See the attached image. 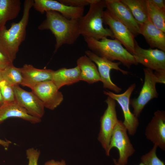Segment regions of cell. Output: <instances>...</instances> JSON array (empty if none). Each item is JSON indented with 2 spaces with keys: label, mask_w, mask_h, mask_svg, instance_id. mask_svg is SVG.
I'll use <instances>...</instances> for the list:
<instances>
[{
  "label": "cell",
  "mask_w": 165,
  "mask_h": 165,
  "mask_svg": "<svg viewBox=\"0 0 165 165\" xmlns=\"http://www.w3.org/2000/svg\"><path fill=\"white\" fill-rule=\"evenodd\" d=\"M46 18L38 26L41 30H50L56 40L54 52L64 44L74 43L80 34L79 19H68L59 13L53 11L46 12Z\"/></svg>",
  "instance_id": "1"
},
{
  "label": "cell",
  "mask_w": 165,
  "mask_h": 165,
  "mask_svg": "<svg viewBox=\"0 0 165 165\" xmlns=\"http://www.w3.org/2000/svg\"><path fill=\"white\" fill-rule=\"evenodd\" d=\"M118 165H119V164H118Z\"/></svg>",
  "instance_id": "38"
},
{
  "label": "cell",
  "mask_w": 165,
  "mask_h": 165,
  "mask_svg": "<svg viewBox=\"0 0 165 165\" xmlns=\"http://www.w3.org/2000/svg\"><path fill=\"white\" fill-rule=\"evenodd\" d=\"M31 89L42 102L45 108L51 110L57 108L64 99L62 94L52 80L40 82Z\"/></svg>",
  "instance_id": "12"
},
{
  "label": "cell",
  "mask_w": 165,
  "mask_h": 165,
  "mask_svg": "<svg viewBox=\"0 0 165 165\" xmlns=\"http://www.w3.org/2000/svg\"><path fill=\"white\" fill-rule=\"evenodd\" d=\"M0 90L4 101V104L15 101L13 86L4 80L0 82Z\"/></svg>",
  "instance_id": "27"
},
{
  "label": "cell",
  "mask_w": 165,
  "mask_h": 165,
  "mask_svg": "<svg viewBox=\"0 0 165 165\" xmlns=\"http://www.w3.org/2000/svg\"><path fill=\"white\" fill-rule=\"evenodd\" d=\"M135 87L136 84L134 83L122 94H117L109 91H104L103 92L105 94L117 101L120 106L124 118L123 124L130 135L135 134L139 124L138 118L131 112L130 107V98Z\"/></svg>",
  "instance_id": "8"
},
{
  "label": "cell",
  "mask_w": 165,
  "mask_h": 165,
  "mask_svg": "<svg viewBox=\"0 0 165 165\" xmlns=\"http://www.w3.org/2000/svg\"><path fill=\"white\" fill-rule=\"evenodd\" d=\"M94 0H60V2L67 6L74 7H84L90 5Z\"/></svg>",
  "instance_id": "29"
},
{
  "label": "cell",
  "mask_w": 165,
  "mask_h": 165,
  "mask_svg": "<svg viewBox=\"0 0 165 165\" xmlns=\"http://www.w3.org/2000/svg\"><path fill=\"white\" fill-rule=\"evenodd\" d=\"M11 117L20 118L33 124L41 121V119L29 114L16 101L5 103L0 107V124L7 119Z\"/></svg>",
  "instance_id": "19"
},
{
  "label": "cell",
  "mask_w": 165,
  "mask_h": 165,
  "mask_svg": "<svg viewBox=\"0 0 165 165\" xmlns=\"http://www.w3.org/2000/svg\"><path fill=\"white\" fill-rule=\"evenodd\" d=\"M138 64L152 70L165 69V52L161 50L150 48L144 49L135 42L134 52L132 54Z\"/></svg>",
  "instance_id": "11"
},
{
  "label": "cell",
  "mask_w": 165,
  "mask_h": 165,
  "mask_svg": "<svg viewBox=\"0 0 165 165\" xmlns=\"http://www.w3.org/2000/svg\"><path fill=\"white\" fill-rule=\"evenodd\" d=\"M153 74L156 83L165 84V69L155 71Z\"/></svg>",
  "instance_id": "30"
},
{
  "label": "cell",
  "mask_w": 165,
  "mask_h": 165,
  "mask_svg": "<svg viewBox=\"0 0 165 165\" xmlns=\"http://www.w3.org/2000/svg\"><path fill=\"white\" fill-rule=\"evenodd\" d=\"M87 13L79 19L80 35L85 39L100 40L108 37L114 38L109 28L103 25V16L105 8V0H94Z\"/></svg>",
  "instance_id": "3"
},
{
  "label": "cell",
  "mask_w": 165,
  "mask_h": 165,
  "mask_svg": "<svg viewBox=\"0 0 165 165\" xmlns=\"http://www.w3.org/2000/svg\"><path fill=\"white\" fill-rule=\"evenodd\" d=\"M77 64L80 70V81H85L90 84L100 81L97 66L86 55L78 59Z\"/></svg>",
  "instance_id": "21"
},
{
  "label": "cell",
  "mask_w": 165,
  "mask_h": 165,
  "mask_svg": "<svg viewBox=\"0 0 165 165\" xmlns=\"http://www.w3.org/2000/svg\"><path fill=\"white\" fill-rule=\"evenodd\" d=\"M159 8L165 10V4L164 0H151Z\"/></svg>",
  "instance_id": "33"
},
{
  "label": "cell",
  "mask_w": 165,
  "mask_h": 165,
  "mask_svg": "<svg viewBox=\"0 0 165 165\" xmlns=\"http://www.w3.org/2000/svg\"><path fill=\"white\" fill-rule=\"evenodd\" d=\"M3 80L2 74V69L0 68V82Z\"/></svg>",
  "instance_id": "36"
},
{
  "label": "cell",
  "mask_w": 165,
  "mask_h": 165,
  "mask_svg": "<svg viewBox=\"0 0 165 165\" xmlns=\"http://www.w3.org/2000/svg\"><path fill=\"white\" fill-rule=\"evenodd\" d=\"M15 101L30 115L41 119L45 113L42 102L32 91H27L19 86H13Z\"/></svg>",
  "instance_id": "14"
},
{
  "label": "cell",
  "mask_w": 165,
  "mask_h": 165,
  "mask_svg": "<svg viewBox=\"0 0 165 165\" xmlns=\"http://www.w3.org/2000/svg\"><path fill=\"white\" fill-rule=\"evenodd\" d=\"M139 165H145L142 162Z\"/></svg>",
  "instance_id": "37"
},
{
  "label": "cell",
  "mask_w": 165,
  "mask_h": 165,
  "mask_svg": "<svg viewBox=\"0 0 165 165\" xmlns=\"http://www.w3.org/2000/svg\"><path fill=\"white\" fill-rule=\"evenodd\" d=\"M85 55L98 67L100 81L103 83V87L108 89L116 93H119L122 89L114 84L112 81L110 77V71L115 69L120 72L123 74L127 75L128 72L120 68L119 66L121 63L115 62L105 58L100 57L90 50L85 52Z\"/></svg>",
  "instance_id": "9"
},
{
  "label": "cell",
  "mask_w": 165,
  "mask_h": 165,
  "mask_svg": "<svg viewBox=\"0 0 165 165\" xmlns=\"http://www.w3.org/2000/svg\"><path fill=\"white\" fill-rule=\"evenodd\" d=\"M145 135L147 139L161 149L165 150V112L157 110L147 126Z\"/></svg>",
  "instance_id": "16"
},
{
  "label": "cell",
  "mask_w": 165,
  "mask_h": 165,
  "mask_svg": "<svg viewBox=\"0 0 165 165\" xmlns=\"http://www.w3.org/2000/svg\"><path fill=\"white\" fill-rule=\"evenodd\" d=\"M11 63L0 50V68L3 69Z\"/></svg>",
  "instance_id": "31"
},
{
  "label": "cell",
  "mask_w": 165,
  "mask_h": 165,
  "mask_svg": "<svg viewBox=\"0 0 165 165\" xmlns=\"http://www.w3.org/2000/svg\"><path fill=\"white\" fill-rule=\"evenodd\" d=\"M103 22L108 25L114 38L119 42L131 54L134 52V36L128 28L106 10L103 12Z\"/></svg>",
  "instance_id": "10"
},
{
  "label": "cell",
  "mask_w": 165,
  "mask_h": 165,
  "mask_svg": "<svg viewBox=\"0 0 165 165\" xmlns=\"http://www.w3.org/2000/svg\"><path fill=\"white\" fill-rule=\"evenodd\" d=\"M105 102L107 104V108L100 119V127L97 140L104 150L106 155L109 156L111 139L118 119L116 109V101L108 96Z\"/></svg>",
  "instance_id": "5"
},
{
  "label": "cell",
  "mask_w": 165,
  "mask_h": 165,
  "mask_svg": "<svg viewBox=\"0 0 165 165\" xmlns=\"http://www.w3.org/2000/svg\"><path fill=\"white\" fill-rule=\"evenodd\" d=\"M40 155V150L33 148L28 149L26 155L28 160V165H38V161Z\"/></svg>",
  "instance_id": "28"
},
{
  "label": "cell",
  "mask_w": 165,
  "mask_h": 165,
  "mask_svg": "<svg viewBox=\"0 0 165 165\" xmlns=\"http://www.w3.org/2000/svg\"><path fill=\"white\" fill-rule=\"evenodd\" d=\"M41 14L48 11L58 12L69 19H78L83 16L84 7H74L65 5L58 1L34 0L33 6Z\"/></svg>",
  "instance_id": "15"
},
{
  "label": "cell",
  "mask_w": 165,
  "mask_h": 165,
  "mask_svg": "<svg viewBox=\"0 0 165 165\" xmlns=\"http://www.w3.org/2000/svg\"><path fill=\"white\" fill-rule=\"evenodd\" d=\"M157 146L154 145L152 149L142 156L141 160L145 165H165L157 157L156 152Z\"/></svg>",
  "instance_id": "26"
},
{
  "label": "cell",
  "mask_w": 165,
  "mask_h": 165,
  "mask_svg": "<svg viewBox=\"0 0 165 165\" xmlns=\"http://www.w3.org/2000/svg\"><path fill=\"white\" fill-rule=\"evenodd\" d=\"M23 77L21 85L30 89L40 82L51 80L54 71L50 69H41L26 64L20 68Z\"/></svg>",
  "instance_id": "17"
},
{
  "label": "cell",
  "mask_w": 165,
  "mask_h": 165,
  "mask_svg": "<svg viewBox=\"0 0 165 165\" xmlns=\"http://www.w3.org/2000/svg\"><path fill=\"white\" fill-rule=\"evenodd\" d=\"M140 34L152 48L165 52V33L155 26L148 18L140 26Z\"/></svg>",
  "instance_id": "18"
},
{
  "label": "cell",
  "mask_w": 165,
  "mask_h": 165,
  "mask_svg": "<svg viewBox=\"0 0 165 165\" xmlns=\"http://www.w3.org/2000/svg\"><path fill=\"white\" fill-rule=\"evenodd\" d=\"M85 41L90 50L100 57L112 61H118L129 68L132 65L138 64L133 55L115 39L86 38Z\"/></svg>",
  "instance_id": "4"
},
{
  "label": "cell",
  "mask_w": 165,
  "mask_h": 165,
  "mask_svg": "<svg viewBox=\"0 0 165 165\" xmlns=\"http://www.w3.org/2000/svg\"><path fill=\"white\" fill-rule=\"evenodd\" d=\"M148 19L158 29L165 33V10L159 8L151 0H146Z\"/></svg>",
  "instance_id": "24"
},
{
  "label": "cell",
  "mask_w": 165,
  "mask_h": 165,
  "mask_svg": "<svg viewBox=\"0 0 165 165\" xmlns=\"http://www.w3.org/2000/svg\"><path fill=\"white\" fill-rule=\"evenodd\" d=\"M106 10L127 26L134 36L140 34V26L127 6L120 0H105Z\"/></svg>",
  "instance_id": "13"
},
{
  "label": "cell",
  "mask_w": 165,
  "mask_h": 165,
  "mask_svg": "<svg viewBox=\"0 0 165 165\" xmlns=\"http://www.w3.org/2000/svg\"><path fill=\"white\" fill-rule=\"evenodd\" d=\"M123 122L118 120L112 134L109 149L110 152L112 148H117L119 157L117 162L120 165H126L129 157L135 152Z\"/></svg>",
  "instance_id": "6"
},
{
  "label": "cell",
  "mask_w": 165,
  "mask_h": 165,
  "mask_svg": "<svg viewBox=\"0 0 165 165\" xmlns=\"http://www.w3.org/2000/svg\"><path fill=\"white\" fill-rule=\"evenodd\" d=\"M80 74V70L77 65L71 68H63L54 71L51 80L59 90L63 86L79 82Z\"/></svg>",
  "instance_id": "20"
},
{
  "label": "cell",
  "mask_w": 165,
  "mask_h": 165,
  "mask_svg": "<svg viewBox=\"0 0 165 165\" xmlns=\"http://www.w3.org/2000/svg\"><path fill=\"white\" fill-rule=\"evenodd\" d=\"M144 83L137 98L130 100V105L133 109V114L138 118L146 105L151 100L158 97L156 83L152 70L145 68Z\"/></svg>",
  "instance_id": "7"
},
{
  "label": "cell",
  "mask_w": 165,
  "mask_h": 165,
  "mask_svg": "<svg viewBox=\"0 0 165 165\" xmlns=\"http://www.w3.org/2000/svg\"><path fill=\"white\" fill-rule=\"evenodd\" d=\"M2 74L3 80L10 85H22L23 79L20 68L15 67L13 63L2 69Z\"/></svg>",
  "instance_id": "25"
},
{
  "label": "cell",
  "mask_w": 165,
  "mask_h": 165,
  "mask_svg": "<svg viewBox=\"0 0 165 165\" xmlns=\"http://www.w3.org/2000/svg\"><path fill=\"white\" fill-rule=\"evenodd\" d=\"M11 142L8 140H4L0 139V145H2L6 150H7Z\"/></svg>",
  "instance_id": "34"
},
{
  "label": "cell",
  "mask_w": 165,
  "mask_h": 165,
  "mask_svg": "<svg viewBox=\"0 0 165 165\" xmlns=\"http://www.w3.org/2000/svg\"><path fill=\"white\" fill-rule=\"evenodd\" d=\"M120 0L128 7L140 26L148 19L146 0Z\"/></svg>",
  "instance_id": "23"
},
{
  "label": "cell",
  "mask_w": 165,
  "mask_h": 165,
  "mask_svg": "<svg viewBox=\"0 0 165 165\" xmlns=\"http://www.w3.org/2000/svg\"><path fill=\"white\" fill-rule=\"evenodd\" d=\"M4 104V101L0 90V107Z\"/></svg>",
  "instance_id": "35"
},
{
  "label": "cell",
  "mask_w": 165,
  "mask_h": 165,
  "mask_svg": "<svg viewBox=\"0 0 165 165\" xmlns=\"http://www.w3.org/2000/svg\"><path fill=\"white\" fill-rule=\"evenodd\" d=\"M33 3L34 0H25L20 21L12 23L8 29L6 27L0 30V50L12 63L16 58L20 46L25 39L30 11Z\"/></svg>",
  "instance_id": "2"
},
{
  "label": "cell",
  "mask_w": 165,
  "mask_h": 165,
  "mask_svg": "<svg viewBox=\"0 0 165 165\" xmlns=\"http://www.w3.org/2000/svg\"><path fill=\"white\" fill-rule=\"evenodd\" d=\"M20 0H0V30L5 28L6 22L18 16L21 9Z\"/></svg>",
  "instance_id": "22"
},
{
  "label": "cell",
  "mask_w": 165,
  "mask_h": 165,
  "mask_svg": "<svg viewBox=\"0 0 165 165\" xmlns=\"http://www.w3.org/2000/svg\"><path fill=\"white\" fill-rule=\"evenodd\" d=\"M44 165H66L65 161L62 160L61 161L52 160L46 162Z\"/></svg>",
  "instance_id": "32"
}]
</instances>
